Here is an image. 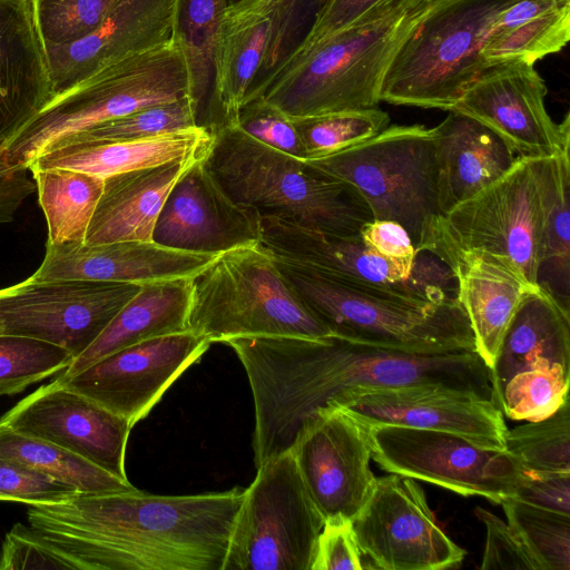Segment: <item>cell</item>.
<instances>
[{
    "label": "cell",
    "mask_w": 570,
    "mask_h": 570,
    "mask_svg": "<svg viewBox=\"0 0 570 570\" xmlns=\"http://www.w3.org/2000/svg\"><path fill=\"white\" fill-rule=\"evenodd\" d=\"M225 343L249 381L256 468L289 451L318 412L352 394L445 386L493 400L489 367L475 350L419 353L336 335L245 336Z\"/></svg>",
    "instance_id": "cell-1"
},
{
    "label": "cell",
    "mask_w": 570,
    "mask_h": 570,
    "mask_svg": "<svg viewBox=\"0 0 570 570\" xmlns=\"http://www.w3.org/2000/svg\"><path fill=\"white\" fill-rule=\"evenodd\" d=\"M244 489L28 504L29 527L77 570H222Z\"/></svg>",
    "instance_id": "cell-2"
},
{
    "label": "cell",
    "mask_w": 570,
    "mask_h": 570,
    "mask_svg": "<svg viewBox=\"0 0 570 570\" xmlns=\"http://www.w3.org/2000/svg\"><path fill=\"white\" fill-rule=\"evenodd\" d=\"M433 1H380L357 23L294 56L262 97L291 118L376 107L392 59Z\"/></svg>",
    "instance_id": "cell-3"
},
{
    "label": "cell",
    "mask_w": 570,
    "mask_h": 570,
    "mask_svg": "<svg viewBox=\"0 0 570 570\" xmlns=\"http://www.w3.org/2000/svg\"><path fill=\"white\" fill-rule=\"evenodd\" d=\"M203 164L223 191L259 216L341 236L358 235L373 219L350 184L226 125L210 131Z\"/></svg>",
    "instance_id": "cell-4"
},
{
    "label": "cell",
    "mask_w": 570,
    "mask_h": 570,
    "mask_svg": "<svg viewBox=\"0 0 570 570\" xmlns=\"http://www.w3.org/2000/svg\"><path fill=\"white\" fill-rule=\"evenodd\" d=\"M273 257L298 299L332 335L419 353L476 351L458 296L422 299L367 289Z\"/></svg>",
    "instance_id": "cell-5"
},
{
    "label": "cell",
    "mask_w": 570,
    "mask_h": 570,
    "mask_svg": "<svg viewBox=\"0 0 570 570\" xmlns=\"http://www.w3.org/2000/svg\"><path fill=\"white\" fill-rule=\"evenodd\" d=\"M569 170V153L518 157L499 179L439 218L429 253L443 248L488 253L538 287L544 226Z\"/></svg>",
    "instance_id": "cell-6"
},
{
    "label": "cell",
    "mask_w": 570,
    "mask_h": 570,
    "mask_svg": "<svg viewBox=\"0 0 570 570\" xmlns=\"http://www.w3.org/2000/svg\"><path fill=\"white\" fill-rule=\"evenodd\" d=\"M188 331L212 343L245 336L332 335L261 244L219 254L193 278Z\"/></svg>",
    "instance_id": "cell-7"
},
{
    "label": "cell",
    "mask_w": 570,
    "mask_h": 570,
    "mask_svg": "<svg viewBox=\"0 0 570 570\" xmlns=\"http://www.w3.org/2000/svg\"><path fill=\"white\" fill-rule=\"evenodd\" d=\"M185 97H188L185 59L170 40L105 68L57 95L2 148V155L9 167L28 168L59 139Z\"/></svg>",
    "instance_id": "cell-8"
},
{
    "label": "cell",
    "mask_w": 570,
    "mask_h": 570,
    "mask_svg": "<svg viewBox=\"0 0 570 570\" xmlns=\"http://www.w3.org/2000/svg\"><path fill=\"white\" fill-rule=\"evenodd\" d=\"M306 161L350 184L366 202L373 219L401 224L415 249L429 252L442 216L432 128L387 126L358 145Z\"/></svg>",
    "instance_id": "cell-9"
},
{
    "label": "cell",
    "mask_w": 570,
    "mask_h": 570,
    "mask_svg": "<svg viewBox=\"0 0 570 570\" xmlns=\"http://www.w3.org/2000/svg\"><path fill=\"white\" fill-rule=\"evenodd\" d=\"M514 0H434L397 49L380 90L392 105L451 110L488 67L481 47L494 17Z\"/></svg>",
    "instance_id": "cell-10"
},
{
    "label": "cell",
    "mask_w": 570,
    "mask_h": 570,
    "mask_svg": "<svg viewBox=\"0 0 570 570\" xmlns=\"http://www.w3.org/2000/svg\"><path fill=\"white\" fill-rule=\"evenodd\" d=\"M324 521L292 450L271 459L244 489L222 570H311Z\"/></svg>",
    "instance_id": "cell-11"
},
{
    "label": "cell",
    "mask_w": 570,
    "mask_h": 570,
    "mask_svg": "<svg viewBox=\"0 0 570 570\" xmlns=\"http://www.w3.org/2000/svg\"><path fill=\"white\" fill-rule=\"evenodd\" d=\"M261 245L272 255L336 281L422 299L456 296L453 272L429 252L413 262L391 261L367 248L360 234H328L267 216H261Z\"/></svg>",
    "instance_id": "cell-12"
},
{
    "label": "cell",
    "mask_w": 570,
    "mask_h": 570,
    "mask_svg": "<svg viewBox=\"0 0 570 570\" xmlns=\"http://www.w3.org/2000/svg\"><path fill=\"white\" fill-rule=\"evenodd\" d=\"M372 459L389 473L494 503L514 495L522 469L505 450L461 435L397 425L370 426Z\"/></svg>",
    "instance_id": "cell-13"
},
{
    "label": "cell",
    "mask_w": 570,
    "mask_h": 570,
    "mask_svg": "<svg viewBox=\"0 0 570 570\" xmlns=\"http://www.w3.org/2000/svg\"><path fill=\"white\" fill-rule=\"evenodd\" d=\"M352 528L371 568L444 570L460 567L465 557L439 527L422 487L400 474L376 478Z\"/></svg>",
    "instance_id": "cell-14"
},
{
    "label": "cell",
    "mask_w": 570,
    "mask_h": 570,
    "mask_svg": "<svg viewBox=\"0 0 570 570\" xmlns=\"http://www.w3.org/2000/svg\"><path fill=\"white\" fill-rule=\"evenodd\" d=\"M139 289L132 283L29 277L0 288V335L50 342L76 358Z\"/></svg>",
    "instance_id": "cell-15"
},
{
    "label": "cell",
    "mask_w": 570,
    "mask_h": 570,
    "mask_svg": "<svg viewBox=\"0 0 570 570\" xmlns=\"http://www.w3.org/2000/svg\"><path fill=\"white\" fill-rule=\"evenodd\" d=\"M210 344L190 331L159 336L106 355L72 375L58 374L56 380L134 426Z\"/></svg>",
    "instance_id": "cell-16"
},
{
    "label": "cell",
    "mask_w": 570,
    "mask_h": 570,
    "mask_svg": "<svg viewBox=\"0 0 570 570\" xmlns=\"http://www.w3.org/2000/svg\"><path fill=\"white\" fill-rule=\"evenodd\" d=\"M547 92L534 63L509 60L488 66L451 110L494 131L517 157H557L569 153L570 116L554 122Z\"/></svg>",
    "instance_id": "cell-17"
},
{
    "label": "cell",
    "mask_w": 570,
    "mask_h": 570,
    "mask_svg": "<svg viewBox=\"0 0 570 570\" xmlns=\"http://www.w3.org/2000/svg\"><path fill=\"white\" fill-rule=\"evenodd\" d=\"M291 450L324 520L352 521L376 483L370 466V426L342 407H326Z\"/></svg>",
    "instance_id": "cell-18"
},
{
    "label": "cell",
    "mask_w": 570,
    "mask_h": 570,
    "mask_svg": "<svg viewBox=\"0 0 570 570\" xmlns=\"http://www.w3.org/2000/svg\"><path fill=\"white\" fill-rule=\"evenodd\" d=\"M16 432L68 450L124 481L129 422L56 379L0 417Z\"/></svg>",
    "instance_id": "cell-19"
},
{
    "label": "cell",
    "mask_w": 570,
    "mask_h": 570,
    "mask_svg": "<svg viewBox=\"0 0 570 570\" xmlns=\"http://www.w3.org/2000/svg\"><path fill=\"white\" fill-rule=\"evenodd\" d=\"M335 406L368 426L448 432L487 449L505 450L504 415L493 400L474 392L445 386L375 390L348 395Z\"/></svg>",
    "instance_id": "cell-20"
},
{
    "label": "cell",
    "mask_w": 570,
    "mask_h": 570,
    "mask_svg": "<svg viewBox=\"0 0 570 570\" xmlns=\"http://www.w3.org/2000/svg\"><path fill=\"white\" fill-rule=\"evenodd\" d=\"M203 156L191 163L168 194L153 242L213 255L259 245L261 216L223 191L204 166Z\"/></svg>",
    "instance_id": "cell-21"
},
{
    "label": "cell",
    "mask_w": 570,
    "mask_h": 570,
    "mask_svg": "<svg viewBox=\"0 0 570 570\" xmlns=\"http://www.w3.org/2000/svg\"><path fill=\"white\" fill-rule=\"evenodd\" d=\"M175 0H119L82 39L46 48L55 97L105 68L169 42Z\"/></svg>",
    "instance_id": "cell-22"
},
{
    "label": "cell",
    "mask_w": 570,
    "mask_h": 570,
    "mask_svg": "<svg viewBox=\"0 0 570 570\" xmlns=\"http://www.w3.org/2000/svg\"><path fill=\"white\" fill-rule=\"evenodd\" d=\"M217 256L142 240L47 243L45 258L30 277L37 281H97L141 285L194 278Z\"/></svg>",
    "instance_id": "cell-23"
},
{
    "label": "cell",
    "mask_w": 570,
    "mask_h": 570,
    "mask_svg": "<svg viewBox=\"0 0 570 570\" xmlns=\"http://www.w3.org/2000/svg\"><path fill=\"white\" fill-rule=\"evenodd\" d=\"M53 98L31 0H0V149Z\"/></svg>",
    "instance_id": "cell-24"
},
{
    "label": "cell",
    "mask_w": 570,
    "mask_h": 570,
    "mask_svg": "<svg viewBox=\"0 0 570 570\" xmlns=\"http://www.w3.org/2000/svg\"><path fill=\"white\" fill-rule=\"evenodd\" d=\"M435 256L456 279V296L472 328L476 352L490 368L527 284L503 259L482 252L443 248Z\"/></svg>",
    "instance_id": "cell-25"
},
{
    "label": "cell",
    "mask_w": 570,
    "mask_h": 570,
    "mask_svg": "<svg viewBox=\"0 0 570 570\" xmlns=\"http://www.w3.org/2000/svg\"><path fill=\"white\" fill-rule=\"evenodd\" d=\"M432 129L442 216L499 179L518 159L494 131L464 114L449 110Z\"/></svg>",
    "instance_id": "cell-26"
},
{
    "label": "cell",
    "mask_w": 570,
    "mask_h": 570,
    "mask_svg": "<svg viewBox=\"0 0 570 570\" xmlns=\"http://www.w3.org/2000/svg\"><path fill=\"white\" fill-rule=\"evenodd\" d=\"M273 0L227 7L218 30L208 131L236 124V115L265 56Z\"/></svg>",
    "instance_id": "cell-27"
},
{
    "label": "cell",
    "mask_w": 570,
    "mask_h": 570,
    "mask_svg": "<svg viewBox=\"0 0 570 570\" xmlns=\"http://www.w3.org/2000/svg\"><path fill=\"white\" fill-rule=\"evenodd\" d=\"M200 156L125 171L104 178V189L85 243L153 242V233L176 181Z\"/></svg>",
    "instance_id": "cell-28"
},
{
    "label": "cell",
    "mask_w": 570,
    "mask_h": 570,
    "mask_svg": "<svg viewBox=\"0 0 570 570\" xmlns=\"http://www.w3.org/2000/svg\"><path fill=\"white\" fill-rule=\"evenodd\" d=\"M191 292L193 278L141 284L96 340L59 374L72 375L121 348L188 331Z\"/></svg>",
    "instance_id": "cell-29"
},
{
    "label": "cell",
    "mask_w": 570,
    "mask_h": 570,
    "mask_svg": "<svg viewBox=\"0 0 570 570\" xmlns=\"http://www.w3.org/2000/svg\"><path fill=\"white\" fill-rule=\"evenodd\" d=\"M210 132L194 127L144 139L83 141L51 147L35 158L29 170L69 168L102 178L204 155Z\"/></svg>",
    "instance_id": "cell-30"
},
{
    "label": "cell",
    "mask_w": 570,
    "mask_h": 570,
    "mask_svg": "<svg viewBox=\"0 0 570 570\" xmlns=\"http://www.w3.org/2000/svg\"><path fill=\"white\" fill-rule=\"evenodd\" d=\"M537 360L570 367V312L540 286L523 296L489 368L493 401Z\"/></svg>",
    "instance_id": "cell-31"
},
{
    "label": "cell",
    "mask_w": 570,
    "mask_h": 570,
    "mask_svg": "<svg viewBox=\"0 0 570 570\" xmlns=\"http://www.w3.org/2000/svg\"><path fill=\"white\" fill-rule=\"evenodd\" d=\"M570 39V0H514L492 20L481 47L488 66L509 60L535 63Z\"/></svg>",
    "instance_id": "cell-32"
},
{
    "label": "cell",
    "mask_w": 570,
    "mask_h": 570,
    "mask_svg": "<svg viewBox=\"0 0 570 570\" xmlns=\"http://www.w3.org/2000/svg\"><path fill=\"white\" fill-rule=\"evenodd\" d=\"M227 0H175L171 40L180 49L188 76V97L196 124L208 131L214 58Z\"/></svg>",
    "instance_id": "cell-33"
},
{
    "label": "cell",
    "mask_w": 570,
    "mask_h": 570,
    "mask_svg": "<svg viewBox=\"0 0 570 570\" xmlns=\"http://www.w3.org/2000/svg\"><path fill=\"white\" fill-rule=\"evenodd\" d=\"M46 217L49 244L85 242L104 178L69 168L29 170Z\"/></svg>",
    "instance_id": "cell-34"
},
{
    "label": "cell",
    "mask_w": 570,
    "mask_h": 570,
    "mask_svg": "<svg viewBox=\"0 0 570 570\" xmlns=\"http://www.w3.org/2000/svg\"><path fill=\"white\" fill-rule=\"evenodd\" d=\"M0 456L73 485L80 493L132 492L137 489L86 459L48 441L0 423Z\"/></svg>",
    "instance_id": "cell-35"
},
{
    "label": "cell",
    "mask_w": 570,
    "mask_h": 570,
    "mask_svg": "<svg viewBox=\"0 0 570 570\" xmlns=\"http://www.w3.org/2000/svg\"><path fill=\"white\" fill-rule=\"evenodd\" d=\"M570 367L537 360L514 374L495 399L502 414L517 421H538L569 399Z\"/></svg>",
    "instance_id": "cell-36"
},
{
    "label": "cell",
    "mask_w": 570,
    "mask_h": 570,
    "mask_svg": "<svg viewBox=\"0 0 570 570\" xmlns=\"http://www.w3.org/2000/svg\"><path fill=\"white\" fill-rule=\"evenodd\" d=\"M505 451L530 472H570L569 399L549 416L508 429Z\"/></svg>",
    "instance_id": "cell-37"
},
{
    "label": "cell",
    "mask_w": 570,
    "mask_h": 570,
    "mask_svg": "<svg viewBox=\"0 0 570 570\" xmlns=\"http://www.w3.org/2000/svg\"><path fill=\"white\" fill-rule=\"evenodd\" d=\"M327 1L273 0L265 56L245 101L263 95L275 76L301 48Z\"/></svg>",
    "instance_id": "cell-38"
},
{
    "label": "cell",
    "mask_w": 570,
    "mask_h": 570,
    "mask_svg": "<svg viewBox=\"0 0 570 570\" xmlns=\"http://www.w3.org/2000/svg\"><path fill=\"white\" fill-rule=\"evenodd\" d=\"M292 120L305 147L307 159L326 157L351 148L390 126L389 114L376 107Z\"/></svg>",
    "instance_id": "cell-39"
},
{
    "label": "cell",
    "mask_w": 570,
    "mask_h": 570,
    "mask_svg": "<svg viewBox=\"0 0 570 570\" xmlns=\"http://www.w3.org/2000/svg\"><path fill=\"white\" fill-rule=\"evenodd\" d=\"M508 523L519 535L540 570L570 569V515L515 499L500 503Z\"/></svg>",
    "instance_id": "cell-40"
},
{
    "label": "cell",
    "mask_w": 570,
    "mask_h": 570,
    "mask_svg": "<svg viewBox=\"0 0 570 570\" xmlns=\"http://www.w3.org/2000/svg\"><path fill=\"white\" fill-rule=\"evenodd\" d=\"M194 127H198L195 110L189 98L185 97L97 124L59 139L47 149L72 142L144 139Z\"/></svg>",
    "instance_id": "cell-41"
},
{
    "label": "cell",
    "mask_w": 570,
    "mask_h": 570,
    "mask_svg": "<svg viewBox=\"0 0 570 570\" xmlns=\"http://www.w3.org/2000/svg\"><path fill=\"white\" fill-rule=\"evenodd\" d=\"M73 361L67 348L38 338L0 335V396L65 371Z\"/></svg>",
    "instance_id": "cell-42"
},
{
    "label": "cell",
    "mask_w": 570,
    "mask_h": 570,
    "mask_svg": "<svg viewBox=\"0 0 570 570\" xmlns=\"http://www.w3.org/2000/svg\"><path fill=\"white\" fill-rule=\"evenodd\" d=\"M570 170L560 187L548 216L541 246L538 286L546 289L567 312L570 281Z\"/></svg>",
    "instance_id": "cell-43"
},
{
    "label": "cell",
    "mask_w": 570,
    "mask_h": 570,
    "mask_svg": "<svg viewBox=\"0 0 570 570\" xmlns=\"http://www.w3.org/2000/svg\"><path fill=\"white\" fill-rule=\"evenodd\" d=\"M119 0H31L46 48L59 47L95 31Z\"/></svg>",
    "instance_id": "cell-44"
},
{
    "label": "cell",
    "mask_w": 570,
    "mask_h": 570,
    "mask_svg": "<svg viewBox=\"0 0 570 570\" xmlns=\"http://www.w3.org/2000/svg\"><path fill=\"white\" fill-rule=\"evenodd\" d=\"M256 140L302 160L305 147L291 117L267 102L262 96L245 101L236 115V124Z\"/></svg>",
    "instance_id": "cell-45"
},
{
    "label": "cell",
    "mask_w": 570,
    "mask_h": 570,
    "mask_svg": "<svg viewBox=\"0 0 570 570\" xmlns=\"http://www.w3.org/2000/svg\"><path fill=\"white\" fill-rule=\"evenodd\" d=\"M79 493L71 484L0 456V500L57 503Z\"/></svg>",
    "instance_id": "cell-46"
},
{
    "label": "cell",
    "mask_w": 570,
    "mask_h": 570,
    "mask_svg": "<svg viewBox=\"0 0 570 570\" xmlns=\"http://www.w3.org/2000/svg\"><path fill=\"white\" fill-rule=\"evenodd\" d=\"M475 515L485 527L482 570H540V567L511 525L478 507Z\"/></svg>",
    "instance_id": "cell-47"
},
{
    "label": "cell",
    "mask_w": 570,
    "mask_h": 570,
    "mask_svg": "<svg viewBox=\"0 0 570 570\" xmlns=\"http://www.w3.org/2000/svg\"><path fill=\"white\" fill-rule=\"evenodd\" d=\"M362 570V552L356 542L352 521H324L313 553L311 570Z\"/></svg>",
    "instance_id": "cell-48"
},
{
    "label": "cell",
    "mask_w": 570,
    "mask_h": 570,
    "mask_svg": "<svg viewBox=\"0 0 570 570\" xmlns=\"http://www.w3.org/2000/svg\"><path fill=\"white\" fill-rule=\"evenodd\" d=\"M66 569L55 550L30 527L16 523L0 550V570Z\"/></svg>",
    "instance_id": "cell-49"
},
{
    "label": "cell",
    "mask_w": 570,
    "mask_h": 570,
    "mask_svg": "<svg viewBox=\"0 0 570 570\" xmlns=\"http://www.w3.org/2000/svg\"><path fill=\"white\" fill-rule=\"evenodd\" d=\"M510 499L570 515V472H530L522 470L514 495Z\"/></svg>",
    "instance_id": "cell-50"
},
{
    "label": "cell",
    "mask_w": 570,
    "mask_h": 570,
    "mask_svg": "<svg viewBox=\"0 0 570 570\" xmlns=\"http://www.w3.org/2000/svg\"><path fill=\"white\" fill-rule=\"evenodd\" d=\"M360 235L367 248L386 259L413 262L422 253L415 249L406 229L393 220L372 219Z\"/></svg>",
    "instance_id": "cell-51"
},
{
    "label": "cell",
    "mask_w": 570,
    "mask_h": 570,
    "mask_svg": "<svg viewBox=\"0 0 570 570\" xmlns=\"http://www.w3.org/2000/svg\"><path fill=\"white\" fill-rule=\"evenodd\" d=\"M380 1L382 0H328L309 35L294 56L342 29L357 23Z\"/></svg>",
    "instance_id": "cell-52"
},
{
    "label": "cell",
    "mask_w": 570,
    "mask_h": 570,
    "mask_svg": "<svg viewBox=\"0 0 570 570\" xmlns=\"http://www.w3.org/2000/svg\"><path fill=\"white\" fill-rule=\"evenodd\" d=\"M26 167H9L0 149V224L13 220L24 199L36 191Z\"/></svg>",
    "instance_id": "cell-53"
},
{
    "label": "cell",
    "mask_w": 570,
    "mask_h": 570,
    "mask_svg": "<svg viewBox=\"0 0 570 570\" xmlns=\"http://www.w3.org/2000/svg\"><path fill=\"white\" fill-rule=\"evenodd\" d=\"M242 1H245V0H227V7L237 4V3L242 2Z\"/></svg>",
    "instance_id": "cell-54"
}]
</instances>
